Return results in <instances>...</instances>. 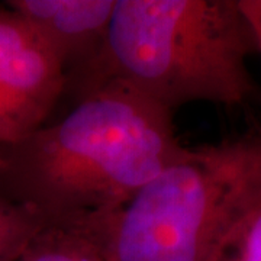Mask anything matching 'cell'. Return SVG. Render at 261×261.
<instances>
[{"label": "cell", "instance_id": "cell-1", "mask_svg": "<svg viewBox=\"0 0 261 261\" xmlns=\"http://www.w3.org/2000/svg\"><path fill=\"white\" fill-rule=\"evenodd\" d=\"M189 148L173 113L105 82L57 121L0 148V196L32 207L47 225L79 226L121 207Z\"/></svg>", "mask_w": 261, "mask_h": 261}, {"label": "cell", "instance_id": "cell-2", "mask_svg": "<svg viewBox=\"0 0 261 261\" xmlns=\"http://www.w3.org/2000/svg\"><path fill=\"white\" fill-rule=\"evenodd\" d=\"M254 53L238 0H116L100 56L65 92L75 100L113 80L173 115L196 102L243 106L258 93Z\"/></svg>", "mask_w": 261, "mask_h": 261}, {"label": "cell", "instance_id": "cell-3", "mask_svg": "<svg viewBox=\"0 0 261 261\" xmlns=\"http://www.w3.org/2000/svg\"><path fill=\"white\" fill-rule=\"evenodd\" d=\"M252 140L189 148L121 207L74 228L90 237L106 261H202Z\"/></svg>", "mask_w": 261, "mask_h": 261}, {"label": "cell", "instance_id": "cell-4", "mask_svg": "<svg viewBox=\"0 0 261 261\" xmlns=\"http://www.w3.org/2000/svg\"><path fill=\"white\" fill-rule=\"evenodd\" d=\"M65 75L16 12L0 6V148L28 137L64 96Z\"/></svg>", "mask_w": 261, "mask_h": 261}, {"label": "cell", "instance_id": "cell-5", "mask_svg": "<svg viewBox=\"0 0 261 261\" xmlns=\"http://www.w3.org/2000/svg\"><path fill=\"white\" fill-rule=\"evenodd\" d=\"M5 5L45 44L63 68L67 89L100 56L116 0H9Z\"/></svg>", "mask_w": 261, "mask_h": 261}, {"label": "cell", "instance_id": "cell-6", "mask_svg": "<svg viewBox=\"0 0 261 261\" xmlns=\"http://www.w3.org/2000/svg\"><path fill=\"white\" fill-rule=\"evenodd\" d=\"M202 261H261V132L225 196Z\"/></svg>", "mask_w": 261, "mask_h": 261}, {"label": "cell", "instance_id": "cell-7", "mask_svg": "<svg viewBox=\"0 0 261 261\" xmlns=\"http://www.w3.org/2000/svg\"><path fill=\"white\" fill-rule=\"evenodd\" d=\"M18 261H106V258L82 229L47 225Z\"/></svg>", "mask_w": 261, "mask_h": 261}, {"label": "cell", "instance_id": "cell-8", "mask_svg": "<svg viewBox=\"0 0 261 261\" xmlns=\"http://www.w3.org/2000/svg\"><path fill=\"white\" fill-rule=\"evenodd\" d=\"M45 226L37 211L0 196V261H18Z\"/></svg>", "mask_w": 261, "mask_h": 261}, {"label": "cell", "instance_id": "cell-9", "mask_svg": "<svg viewBox=\"0 0 261 261\" xmlns=\"http://www.w3.org/2000/svg\"><path fill=\"white\" fill-rule=\"evenodd\" d=\"M238 3L251 25L257 41V49L261 54V0H238Z\"/></svg>", "mask_w": 261, "mask_h": 261}]
</instances>
